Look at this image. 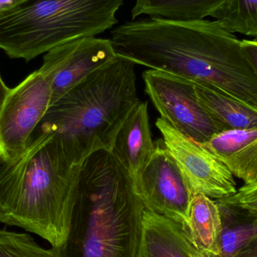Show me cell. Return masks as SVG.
<instances>
[{
    "label": "cell",
    "instance_id": "cell-11",
    "mask_svg": "<svg viewBox=\"0 0 257 257\" xmlns=\"http://www.w3.org/2000/svg\"><path fill=\"white\" fill-rule=\"evenodd\" d=\"M154 148L148 102H140L119 130L110 152L127 172L135 185L151 159Z\"/></svg>",
    "mask_w": 257,
    "mask_h": 257
},
{
    "label": "cell",
    "instance_id": "cell-13",
    "mask_svg": "<svg viewBox=\"0 0 257 257\" xmlns=\"http://www.w3.org/2000/svg\"><path fill=\"white\" fill-rule=\"evenodd\" d=\"M202 145L245 185L257 182V128L221 132Z\"/></svg>",
    "mask_w": 257,
    "mask_h": 257
},
{
    "label": "cell",
    "instance_id": "cell-10",
    "mask_svg": "<svg viewBox=\"0 0 257 257\" xmlns=\"http://www.w3.org/2000/svg\"><path fill=\"white\" fill-rule=\"evenodd\" d=\"M116 56L111 39L96 36L71 41L45 53L39 69L51 83V105Z\"/></svg>",
    "mask_w": 257,
    "mask_h": 257
},
{
    "label": "cell",
    "instance_id": "cell-2",
    "mask_svg": "<svg viewBox=\"0 0 257 257\" xmlns=\"http://www.w3.org/2000/svg\"><path fill=\"white\" fill-rule=\"evenodd\" d=\"M145 208L134 183L111 152L99 151L80 167L67 237L55 257H139Z\"/></svg>",
    "mask_w": 257,
    "mask_h": 257
},
{
    "label": "cell",
    "instance_id": "cell-23",
    "mask_svg": "<svg viewBox=\"0 0 257 257\" xmlns=\"http://www.w3.org/2000/svg\"><path fill=\"white\" fill-rule=\"evenodd\" d=\"M228 205H229V204H228ZM232 205L240 207V208L244 210L249 215L251 216V217H257V201Z\"/></svg>",
    "mask_w": 257,
    "mask_h": 257
},
{
    "label": "cell",
    "instance_id": "cell-22",
    "mask_svg": "<svg viewBox=\"0 0 257 257\" xmlns=\"http://www.w3.org/2000/svg\"><path fill=\"white\" fill-rule=\"evenodd\" d=\"M27 1L29 0H0V18Z\"/></svg>",
    "mask_w": 257,
    "mask_h": 257
},
{
    "label": "cell",
    "instance_id": "cell-14",
    "mask_svg": "<svg viewBox=\"0 0 257 257\" xmlns=\"http://www.w3.org/2000/svg\"><path fill=\"white\" fill-rule=\"evenodd\" d=\"M201 105L222 131L257 128V110L220 89L193 81Z\"/></svg>",
    "mask_w": 257,
    "mask_h": 257
},
{
    "label": "cell",
    "instance_id": "cell-4",
    "mask_svg": "<svg viewBox=\"0 0 257 257\" xmlns=\"http://www.w3.org/2000/svg\"><path fill=\"white\" fill-rule=\"evenodd\" d=\"M136 64L117 54L51 105L33 134L55 137L74 165L111 151L119 130L139 105Z\"/></svg>",
    "mask_w": 257,
    "mask_h": 257
},
{
    "label": "cell",
    "instance_id": "cell-20",
    "mask_svg": "<svg viewBox=\"0 0 257 257\" xmlns=\"http://www.w3.org/2000/svg\"><path fill=\"white\" fill-rule=\"evenodd\" d=\"M241 51L257 76V39L241 40Z\"/></svg>",
    "mask_w": 257,
    "mask_h": 257
},
{
    "label": "cell",
    "instance_id": "cell-1",
    "mask_svg": "<svg viewBox=\"0 0 257 257\" xmlns=\"http://www.w3.org/2000/svg\"><path fill=\"white\" fill-rule=\"evenodd\" d=\"M111 41L136 65L214 86L257 110V76L241 40L216 21L133 20L112 30Z\"/></svg>",
    "mask_w": 257,
    "mask_h": 257
},
{
    "label": "cell",
    "instance_id": "cell-25",
    "mask_svg": "<svg viewBox=\"0 0 257 257\" xmlns=\"http://www.w3.org/2000/svg\"><path fill=\"white\" fill-rule=\"evenodd\" d=\"M4 160H3V159L2 158L1 156H0V168H1V166H3V164H4Z\"/></svg>",
    "mask_w": 257,
    "mask_h": 257
},
{
    "label": "cell",
    "instance_id": "cell-24",
    "mask_svg": "<svg viewBox=\"0 0 257 257\" xmlns=\"http://www.w3.org/2000/svg\"><path fill=\"white\" fill-rule=\"evenodd\" d=\"M11 90L12 89L9 88L6 85V83L4 82L1 75H0V110H1L2 107H3L6 99H7L9 93H10Z\"/></svg>",
    "mask_w": 257,
    "mask_h": 257
},
{
    "label": "cell",
    "instance_id": "cell-5",
    "mask_svg": "<svg viewBox=\"0 0 257 257\" xmlns=\"http://www.w3.org/2000/svg\"><path fill=\"white\" fill-rule=\"evenodd\" d=\"M123 5V0H29L0 18V49L9 58L31 61L112 28Z\"/></svg>",
    "mask_w": 257,
    "mask_h": 257
},
{
    "label": "cell",
    "instance_id": "cell-19",
    "mask_svg": "<svg viewBox=\"0 0 257 257\" xmlns=\"http://www.w3.org/2000/svg\"><path fill=\"white\" fill-rule=\"evenodd\" d=\"M219 200L229 205H238L257 201V182L247 185L244 184L239 190H237V193L233 196Z\"/></svg>",
    "mask_w": 257,
    "mask_h": 257
},
{
    "label": "cell",
    "instance_id": "cell-12",
    "mask_svg": "<svg viewBox=\"0 0 257 257\" xmlns=\"http://www.w3.org/2000/svg\"><path fill=\"white\" fill-rule=\"evenodd\" d=\"M139 257H207L180 223L145 209Z\"/></svg>",
    "mask_w": 257,
    "mask_h": 257
},
{
    "label": "cell",
    "instance_id": "cell-3",
    "mask_svg": "<svg viewBox=\"0 0 257 257\" xmlns=\"http://www.w3.org/2000/svg\"><path fill=\"white\" fill-rule=\"evenodd\" d=\"M80 167L54 136L33 134L25 151L0 168V223L36 234L52 247L70 227Z\"/></svg>",
    "mask_w": 257,
    "mask_h": 257
},
{
    "label": "cell",
    "instance_id": "cell-15",
    "mask_svg": "<svg viewBox=\"0 0 257 257\" xmlns=\"http://www.w3.org/2000/svg\"><path fill=\"white\" fill-rule=\"evenodd\" d=\"M223 229L221 213L216 201L205 195H194L185 229L193 245L207 257H218Z\"/></svg>",
    "mask_w": 257,
    "mask_h": 257
},
{
    "label": "cell",
    "instance_id": "cell-6",
    "mask_svg": "<svg viewBox=\"0 0 257 257\" xmlns=\"http://www.w3.org/2000/svg\"><path fill=\"white\" fill-rule=\"evenodd\" d=\"M142 77L160 118L177 131L200 144L223 132L201 105L193 81L154 69L145 71Z\"/></svg>",
    "mask_w": 257,
    "mask_h": 257
},
{
    "label": "cell",
    "instance_id": "cell-18",
    "mask_svg": "<svg viewBox=\"0 0 257 257\" xmlns=\"http://www.w3.org/2000/svg\"><path fill=\"white\" fill-rule=\"evenodd\" d=\"M0 257H55L52 250L43 248L32 235L0 229Z\"/></svg>",
    "mask_w": 257,
    "mask_h": 257
},
{
    "label": "cell",
    "instance_id": "cell-9",
    "mask_svg": "<svg viewBox=\"0 0 257 257\" xmlns=\"http://www.w3.org/2000/svg\"><path fill=\"white\" fill-rule=\"evenodd\" d=\"M156 126L193 196L202 193L219 200L237 193L236 183L230 171L202 144L181 134L160 117Z\"/></svg>",
    "mask_w": 257,
    "mask_h": 257
},
{
    "label": "cell",
    "instance_id": "cell-17",
    "mask_svg": "<svg viewBox=\"0 0 257 257\" xmlns=\"http://www.w3.org/2000/svg\"><path fill=\"white\" fill-rule=\"evenodd\" d=\"M211 18L232 34L257 39V0H226Z\"/></svg>",
    "mask_w": 257,
    "mask_h": 257
},
{
    "label": "cell",
    "instance_id": "cell-21",
    "mask_svg": "<svg viewBox=\"0 0 257 257\" xmlns=\"http://www.w3.org/2000/svg\"><path fill=\"white\" fill-rule=\"evenodd\" d=\"M232 257H257V237L248 241Z\"/></svg>",
    "mask_w": 257,
    "mask_h": 257
},
{
    "label": "cell",
    "instance_id": "cell-16",
    "mask_svg": "<svg viewBox=\"0 0 257 257\" xmlns=\"http://www.w3.org/2000/svg\"><path fill=\"white\" fill-rule=\"evenodd\" d=\"M226 0H136L132 18H150L172 21H195L211 15Z\"/></svg>",
    "mask_w": 257,
    "mask_h": 257
},
{
    "label": "cell",
    "instance_id": "cell-8",
    "mask_svg": "<svg viewBox=\"0 0 257 257\" xmlns=\"http://www.w3.org/2000/svg\"><path fill=\"white\" fill-rule=\"evenodd\" d=\"M135 190L145 209L187 229L193 195L163 139L154 142L152 156L135 184Z\"/></svg>",
    "mask_w": 257,
    "mask_h": 257
},
{
    "label": "cell",
    "instance_id": "cell-7",
    "mask_svg": "<svg viewBox=\"0 0 257 257\" xmlns=\"http://www.w3.org/2000/svg\"><path fill=\"white\" fill-rule=\"evenodd\" d=\"M51 101V83L40 69L11 90L0 110V156L5 163L25 151Z\"/></svg>",
    "mask_w": 257,
    "mask_h": 257
}]
</instances>
